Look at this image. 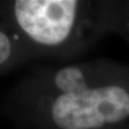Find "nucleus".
Segmentation results:
<instances>
[{
  "instance_id": "7ed1b4c3",
  "label": "nucleus",
  "mask_w": 129,
  "mask_h": 129,
  "mask_svg": "<svg viewBox=\"0 0 129 129\" xmlns=\"http://www.w3.org/2000/svg\"><path fill=\"white\" fill-rule=\"evenodd\" d=\"M34 60L24 43L2 22H0V73L21 68Z\"/></svg>"
},
{
  "instance_id": "f03ea898",
  "label": "nucleus",
  "mask_w": 129,
  "mask_h": 129,
  "mask_svg": "<svg viewBox=\"0 0 129 129\" xmlns=\"http://www.w3.org/2000/svg\"><path fill=\"white\" fill-rule=\"evenodd\" d=\"M111 1L2 0L0 22L32 58L71 60L111 34Z\"/></svg>"
},
{
  "instance_id": "20e7f679",
  "label": "nucleus",
  "mask_w": 129,
  "mask_h": 129,
  "mask_svg": "<svg viewBox=\"0 0 129 129\" xmlns=\"http://www.w3.org/2000/svg\"><path fill=\"white\" fill-rule=\"evenodd\" d=\"M111 34L119 35L129 44V1H111Z\"/></svg>"
},
{
  "instance_id": "39448f33",
  "label": "nucleus",
  "mask_w": 129,
  "mask_h": 129,
  "mask_svg": "<svg viewBox=\"0 0 129 129\" xmlns=\"http://www.w3.org/2000/svg\"><path fill=\"white\" fill-rule=\"evenodd\" d=\"M116 129H129V124L128 125H125V126H122V127H118Z\"/></svg>"
},
{
  "instance_id": "f257e3e1",
  "label": "nucleus",
  "mask_w": 129,
  "mask_h": 129,
  "mask_svg": "<svg viewBox=\"0 0 129 129\" xmlns=\"http://www.w3.org/2000/svg\"><path fill=\"white\" fill-rule=\"evenodd\" d=\"M3 110L27 129H116L129 122V66L92 59L39 68L8 91Z\"/></svg>"
}]
</instances>
